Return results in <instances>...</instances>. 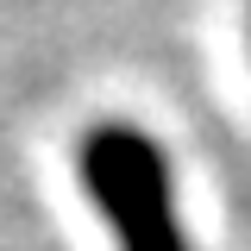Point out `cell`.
Wrapping results in <instances>:
<instances>
[{
  "instance_id": "6da1fadb",
  "label": "cell",
  "mask_w": 251,
  "mask_h": 251,
  "mask_svg": "<svg viewBox=\"0 0 251 251\" xmlns=\"http://www.w3.org/2000/svg\"><path fill=\"white\" fill-rule=\"evenodd\" d=\"M82 182L94 207L113 220L120 251H188L176 207H170V170L145 132L132 126H94L82 138Z\"/></svg>"
}]
</instances>
